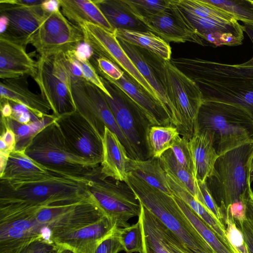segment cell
Wrapping results in <instances>:
<instances>
[{
    "instance_id": "9",
    "label": "cell",
    "mask_w": 253,
    "mask_h": 253,
    "mask_svg": "<svg viewBox=\"0 0 253 253\" xmlns=\"http://www.w3.org/2000/svg\"><path fill=\"white\" fill-rule=\"evenodd\" d=\"M99 76L111 96L103 93L104 95L118 126L132 150L135 160L148 159L146 136L148 127L152 125L143 112L124 91Z\"/></svg>"
},
{
    "instance_id": "42",
    "label": "cell",
    "mask_w": 253,
    "mask_h": 253,
    "mask_svg": "<svg viewBox=\"0 0 253 253\" xmlns=\"http://www.w3.org/2000/svg\"><path fill=\"white\" fill-rule=\"evenodd\" d=\"M71 52L80 65L84 79L99 88L104 94L111 97L100 76L91 63L89 60L90 57L81 53L77 49L72 50Z\"/></svg>"
},
{
    "instance_id": "22",
    "label": "cell",
    "mask_w": 253,
    "mask_h": 253,
    "mask_svg": "<svg viewBox=\"0 0 253 253\" xmlns=\"http://www.w3.org/2000/svg\"><path fill=\"white\" fill-rule=\"evenodd\" d=\"M3 80L0 84V99L22 105L38 118L53 120L55 117L50 114L51 108L41 95L31 91L28 86L26 77Z\"/></svg>"
},
{
    "instance_id": "49",
    "label": "cell",
    "mask_w": 253,
    "mask_h": 253,
    "mask_svg": "<svg viewBox=\"0 0 253 253\" xmlns=\"http://www.w3.org/2000/svg\"><path fill=\"white\" fill-rule=\"evenodd\" d=\"M0 140L6 145L7 149L11 152L15 150L16 145V135L14 131L8 126L4 119L1 118V135Z\"/></svg>"
},
{
    "instance_id": "53",
    "label": "cell",
    "mask_w": 253,
    "mask_h": 253,
    "mask_svg": "<svg viewBox=\"0 0 253 253\" xmlns=\"http://www.w3.org/2000/svg\"><path fill=\"white\" fill-rule=\"evenodd\" d=\"M41 7L43 11L51 13L60 9L59 0H44Z\"/></svg>"
},
{
    "instance_id": "50",
    "label": "cell",
    "mask_w": 253,
    "mask_h": 253,
    "mask_svg": "<svg viewBox=\"0 0 253 253\" xmlns=\"http://www.w3.org/2000/svg\"><path fill=\"white\" fill-rule=\"evenodd\" d=\"M243 26L244 32H246L253 43V25L244 24ZM236 65L242 71L253 77V56L247 62Z\"/></svg>"
},
{
    "instance_id": "21",
    "label": "cell",
    "mask_w": 253,
    "mask_h": 253,
    "mask_svg": "<svg viewBox=\"0 0 253 253\" xmlns=\"http://www.w3.org/2000/svg\"><path fill=\"white\" fill-rule=\"evenodd\" d=\"M97 73L124 91L143 112L152 126H172L170 118L162 104L126 72H125L121 78L117 81Z\"/></svg>"
},
{
    "instance_id": "31",
    "label": "cell",
    "mask_w": 253,
    "mask_h": 253,
    "mask_svg": "<svg viewBox=\"0 0 253 253\" xmlns=\"http://www.w3.org/2000/svg\"><path fill=\"white\" fill-rule=\"evenodd\" d=\"M180 135L173 126H151L147 131L146 141L149 158H159L171 149Z\"/></svg>"
},
{
    "instance_id": "2",
    "label": "cell",
    "mask_w": 253,
    "mask_h": 253,
    "mask_svg": "<svg viewBox=\"0 0 253 253\" xmlns=\"http://www.w3.org/2000/svg\"><path fill=\"white\" fill-rule=\"evenodd\" d=\"M84 174L57 172L41 180L18 181L0 179V204L38 206L89 195Z\"/></svg>"
},
{
    "instance_id": "23",
    "label": "cell",
    "mask_w": 253,
    "mask_h": 253,
    "mask_svg": "<svg viewBox=\"0 0 253 253\" xmlns=\"http://www.w3.org/2000/svg\"><path fill=\"white\" fill-rule=\"evenodd\" d=\"M102 142L101 173L105 177L125 182L129 159L126 149L117 135L106 126Z\"/></svg>"
},
{
    "instance_id": "1",
    "label": "cell",
    "mask_w": 253,
    "mask_h": 253,
    "mask_svg": "<svg viewBox=\"0 0 253 253\" xmlns=\"http://www.w3.org/2000/svg\"><path fill=\"white\" fill-rule=\"evenodd\" d=\"M170 62L196 84L203 101L235 105L253 119V77L242 71L236 64L198 58H172Z\"/></svg>"
},
{
    "instance_id": "33",
    "label": "cell",
    "mask_w": 253,
    "mask_h": 253,
    "mask_svg": "<svg viewBox=\"0 0 253 253\" xmlns=\"http://www.w3.org/2000/svg\"><path fill=\"white\" fill-rule=\"evenodd\" d=\"M43 12L44 19L30 43L33 42L58 36L79 27L68 20L60 9L51 13Z\"/></svg>"
},
{
    "instance_id": "15",
    "label": "cell",
    "mask_w": 253,
    "mask_h": 253,
    "mask_svg": "<svg viewBox=\"0 0 253 253\" xmlns=\"http://www.w3.org/2000/svg\"><path fill=\"white\" fill-rule=\"evenodd\" d=\"M117 39L139 72L155 91L159 101L168 113L172 125L177 127V121L174 109L167 97L158 73L161 57L146 49Z\"/></svg>"
},
{
    "instance_id": "59",
    "label": "cell",
    "mask_w": 253,
    "mask_h": 253,
    "mask_svg": "<svg viewBox=\"0 0 253 253\" xmlns=\"http://www.w3.org/2000/svg\"><path fill=\"white\" fill-rule=\"evenodd\" d=\"M57 246V245H56ZM56 253H74L70 250L60 246H57Z\"/></svg>"
},
{
    "instance_id": "10",
    "label": "cell",
    "mask_w": 253,
    "mask_h": 253,
    "mask_svg": "<svg viewBox=\"0 0 253 253\" xmlns=\"http://www.w3.org/2000/svg\"><path fill=\"white\" fill-rule=\"evenodd\" d=\"M75 110L83 116L102 139L105 127L115 133L126 149L128 157L135 159L132 150L118 126L103 92L85 79L72 85Z\"/></svg>"
},
{
    "instance_id": "8",
    "label": "cell",
    "mask_w": 253,
    "mask_h": 253,
    "mask_svg": "<svg viewBox=\"0 0 253 253\" xmlns=\"http://www.w3.org/2000/svg\"><path fill=\"white\" fill-rule=\"evenodd\" d=\"M158 73L174 109L178 131L189 141L196 132L198 114L203 101L202 93L196 84L170 61L161 59Z\"/></svg>"
},
{
    "instance_id": "24",
    "label": "cell",
    "mask_w": 253,
    "mask_h": 253,
    "mask_svg": "<svg viewBox=\"0 0 253 253\" xmlns=\"http://www.w3.org/2000/svg\"><path fill=\"white\" fill-rule=\"evenodd\" d=\"M59 172L48 169L28 157L23 151L10 153L6 167L0 174V179L34 181L47 178Z\"/></svg>"
},
{
    "instance_id": "52",
    "label": "cell",
    "mask_w": 253,
    "mask_h": 253,
    "mask_svg": "<svg viewBox=\"0 0 253 253\" xmlns=\"http://www.w3.org/2000/svg\"><path fill=\"white\" fill-rule=\"evenodd\" d=\"M44 0H0V1L20 6L35 7L41 6Z\"/></svg>"
},
{
    "instance_id": "54",
    "label": "cell",
    "mask_w": 253,
    "mask_h": 253,
    "mask_svg": "<svg viewBox=\"0 0 253 253\" xmlns=\"http://www.w3.org/2000/svg\"><path fill=\"white\" fill-rule=\"evenodd\" d=\"M244 202L246 206V215L253 221V192L251 188L249 189Z\"/></svg>"
},
{
    "instance_id": "13",
    "label": "cell",
    "mask_w": 253,
    "mask_h": 253,
    "mask_svg": "<svg viewBox=\"0 0 253 253\" xmlns=\"http://www.w3.org/2000/svg\"><path fill=\"white\" fill-rule=\"evenodd\" d=\"M139 20L146 26L149 31L168 43L190 42L206 45L177 5L175 0H170L169 6L165 10Z\"/></svg>"
},
{
    "instance_id": "58",
    "label": "cell",
    "mask_w": 253,
    "mask_h": 253,
    "mask_svg": "<svg viewBox=\"0 0 253 253\" xmlns=\"http://www.w3.org/2000/svg\"><path fill=\"white\" fill-rule=\"evenodd\" d=\"M249 173L250 181L251 183V182L253 181V151L250 160Z\"/></svg>"
},
{
    "instance_id": "39",
    "label": "cell",
    "mask_w": 253,
    "mask_h": 253,
    "mask_svg": "<svg viewBox=\"0 0 253 253\" xmlns=\"http://www.w3.org/2000/svg\"><path fill=\"white\" fill-rule=\"evenodd\" d=\"M2 118V117H1ZM8 126L14 131L16 135L15 150L24 151L33 136L42 127H38L35 124H22L12 117L4 118Z\"/></svg>"
},
{
    "instance_id": "20",
    "label": "cell",
    "mask_w": 253,
    "mask_h": 253,
    "mask_svg": "<svg viewBox=\"0 0 253 253\" xmlns=\"http://www.w3.org/2000/svg\"><path fill=\"white\" fill-rule=\"evenodd\" d=\"M117 228L105 216L91 224L55 238L53 242L74 253H95L100 244Z\"/></svg>"
},
{
    "instance_id": "36",
    "label": "cell",
    "mask_w": 253,
    "mask_h": 253,
    "mask_svg": "<svg viewBox=\"0 0 253 253\" xmlns=\"http://www.w3.org/2000/svg\"><path fill=\"white\" fill-rule=\"evenodd\" d=\"M232 16L244 24L253 25V0H204Z\"/></svg>"
},
{
    "instance_id": "45",
    "label": "cell",
    "mask_w": 253,
    "mask_h": 253,
    "mask_svg": "<svg viewBox=\"0 0 253 253\" xmlns=\"http://www.w3.org/2000/svg\"><path fill=\"white\" fill-rule=\"evenodd\" d=\"M197 182L203 197L204 205L219 221L223 223V216L220 209L211 194L206 181L203 182Z\"/></svg>"
},
{
    "instance_id": "46",
    "label": "cell",
    "mask_w": 253,
    "mask_h": 253,
    "mask_svg": "<svg viewBox=\"0 0 253 253\" xmlns=\"http://www.w3.org/2000/svg\"><path fill=\"white\" fill-rule=\"evenodd\" d=\"M118 228L100 244L95 253H119L123 250L119 237Z\"/></svg>"
},
{
    "instance_id": "18",
    "label": "cell",
    "mask_w": 253,
    "mask_h": 253,
    "mask_svg": "<svg viewBox=\"0 0 253 253\" xmlns=\"http://www.w3.org/2000/svg\"><path fill=\"white\" fill-rule=\"evenodd\" d=\"M184 13L206 45L216 47L242 44L243 26L238 21H223Z\"/></svg>"
},
{
    "instance_id": "35",
    "label": "cell",
    "mask_w": 253,
    "mask_h": 253,
    "mask_svg": "<svg viewBox=\"0 0 253 253\" xmlns=\"http://www.w3.org/2000/svg\"><path fill=\"white\" fill-rule=\"evenodd\" d=\"M175 1L185 13L223 21L236 20L229 14L208 4L204 0H175Z\"/></svg>"
},
{
    "instance_id": "37",
    "label": "cell",
    "mask_w": 253,
    "mask_h": 253,
    "mask_svg": "<svg viewBox=\"0 0 253 253\" xmlns=\"http://www.w3.org/2000/svg\"><path fill=\"white\" fill-rule=\"evenodd\" d=\"M133 14L139 20L165 10L169 6L170 0H124Z\"/></svg>"
},
{
    "instance_id": "6",
    "label": "cell",
    "mask_w": 253,
    "mask_h": 253,
    "mask_svg": "<svg viewBox=\"0 0 253 253\" xmlns=\"http://www.w3.org/2000/svg\"><path fill=\"white\" fill-rule=\"evenodd\" d=\"M23 151L48 169L66 174L83 175L99 166L72 150L54 119L33 136Z\"/></svg>"
},
{
    "instance_id": "40",
    "label": "cell",
    "mask_w": 253,
    "mask_h": 253,
    "mask_svg": "<svg viewBox=\"0 0 253 253\" xmlns=\"http://www.w3.org/2000/svg\"><path fill=\"white\" fill-rule=\"evenodd\" d=\"M226 225L225 233L227 238L235 253H249L243 233L236 225L232 217L229 209L223 214V222Z\"/></svg>"
},
{
    "instance_id": "16",
    "label": "cell",
    "mask_w": 253,
    "mask_h": 253,
    "mask_svg": "<svg viewBox=\"0 0 253 253\" xmlns=\"http://www.w3.org/2000/svg\"><path fill=\"white\" fill-rule=\"evenodd\" d=\"M0 13L8 20L6 30L2 34L26 45L30 43L44 18L41 5L28 7L1 1Z\"/></svg>"
},
{
    "instance_id": "34",
    "label": "cell",
    "mask_w": 253,
    "mask_h": 253,
    "mask_svg": "<svg viewBox=\"0 0 253 253\" xmlns=\"http://www.w3.org/2000/svg\"><path fill=\"white\" fill-rule=\"evenodd\" d=\"M173 198L183 212L215 253H233L219 240L213 231L181 199Z\"/></svg>"
},
{
    "instance_id": "41",
    "label": "cell",
    "mask_w": 253,
    "mask_h": 253,
    "mask_svg": "<svg viewBox=\"0 0 253 253\" xmlns=\"http://www.w3.org/2000/svg\"><path fill=\"white\" fill-rule=\"evenodd\" d=\"M50 58L53 74L66 86L73 98L72 85L73 78L65 53H57L51 56Z\"/></svg>"
},
{
    "instance_id": "29",
    "label": "cell",
    "mask_w": 253,
    "mask_h": 253,
    "mask_svg": "<svg viewBox=\"0 0 253 253\" xmlns=\"http://www.w3.org/2000/svg\"><path fill=\"white\" fill-rule=\"evenodd\" d=\"M127 172L137 176L150 186L165 193L173 196L169 185L166 172L162 167L159 158H149L145 160H137L129 158Z\"/></svg>"
},
{
    "instance_id": "14",
    "label": "cell",
    "mask_w": 253,
    "mask_h": 253,
    "mask_svg": "<svg viewBox=\"0 0 253 253\" xmlns=\"http://www.w3.org/2000/svg\"><path fill=\"white\" fill-rule=\"evenodd\" d=\"M138 220L142 231L141 253H194L142 204Z\"/></svg>"
},
{
    "instance_id": "61",
    "label": "cell",
    "mask_w": 253,
    "mask_h": 253,
    "mask_svg": "<svg viewBox=\"0 0 253 253\" xmlns=\"http://www.w3.org/2000/svg\"></svg>"
},
{
    "instance_id": "27",
    "label": "cell",
    "mask_w": 253,
    "mask_h": 253,
    "mask_svg": "<svg viewBox=\"0 0 253 253\" xmlns=\"http://www.w3.org/2000/svg\"><path fill=\"white\" fill-rule=\"evenodd\" d=\"M63 14L73 24L79 26L84 22L98 25L107 31L115 30L93 0H59Z\"/></svg>"
},
{
    "instance_id": "55",
    "label": "cell",
    "mask_w": 253,
    "mask_h": 253,
    "mask_svg": "<svg viewBox=\"0 0 253 253\" xmlns=\"http://www.w3.org/2000/svg\"><path fill=\"white\" fill-rule=\"evenodd\" d=\"M0 100L1 117L7 118L12 115L13 109L10 103L7 100L2 99Z\"/></svg>"
},
{
    "instance_id": "44",
    "label": "cell",
    "mask_w": 253,
    "mask_h": 253,
    "mask_svg": "<svg viewBox=\"0 0 253 253\" xmlns=\"http://www.w3.org/2000/svg\"><path fill=\"white\" fill-rule=\"evenodd\" d=\"M89 59L97 72L102 73L113 80H119L124 74V70L106 58L92 54Z\"/></svg>"
},
{
    "instance_id": "57",
    "label": "cell",
    "mask_w": 253,
    "mask_h": 253,
    "mask_svg": "<svg viewBox=\"0 0 253 253\" xmlns=\"http://www.w3.org/2000/svg\"><path fill=\"white\" fill-rule=\"evenodd\" d=\"M8 24V20L6 17L0 15V33H3L6 30Z\"/></svg>"
},
{
    "instance_id": "25",
    "label": "cell",
    "mask_w": 253,
    "mask_h": 253,
    "mask_svg": "<svg viewBox=\"0 0 253 253\" xmlns=\"http://www.w3.org/2000/svg\"><path fill=\"white\" fill-rule=\"evenodd\" d=\"M192 157L194 175L197 181L203 182L211 174L219 155L213 145L211 135L198 131L188 141Z\"/></svg>"
},
{
    "instance_id": "51",
    "label": "cell",
    "mask_w": 253,
    "mask_h": 253,
    "mask_svg": "<svg viewBox=\"0 0 253 253\" xmlns=\"http://www.w3.org/2000/svg\"><path fill=\"white\" fill-rule=\"evenodd\" d=\"M230 213L234 221L237 223L246 217V210L244 202L240 201L229 207Z\"/></svg>"
},
{
    "instance_id": "32",
    "label": "cell",
    "mask_w": 253,
    "mask_h": 253,
    "mask_svg": "<svg viewBox=\"0 0 253 253\" xmlns=\"http://www.w3.org/2000/svg\"><path fill=\"white\" fill-rule=\"evenodd\" d=\"M159 160L166 172L174 177L204 205L203 197L197 180L190 172L178 162L172 150L169 149L165 151Z\"/></svg>"
},
{
    "instance_id": "7",
    "label": "cell",
    "mask_w": 253,
    "mask_h": 253,
    "mask_svg": "<svg viewBox=\"0 0 253 253\" xmlns=\"http://www.w3.org/2000/svg\"><path fill=\"white\" fill-rule=\"evenodd\" d=\"M88 192L96 205L118 228L129 226L128 221L139 216L141 204L126 182L104 176L100 165L84 174Z\"/></svg>"
},
{
    "instance_id": "48",
    "label": "cell",
    "mask_w": 253,
    "mask_h": 253,
    "mask_svg": "<svg viewBox=\"0 0 253 253\" xmlns=\"http://www.w3.org/2000/svg\"><path fill=\"white\" fill-rule=\"evenodd\" d=\"M238 224L243 233L249 253H253V221L246 215V217Z\"/></svg>"
},
{
    "instance_id": "19",
    "label": "cell",
    "mask_w": 253,
    "mask_h": 253,
    "mask_svg": "<svg viewBox=\"0 0 253 253\" xmlns=\"http://www.w3.org/2000/svg\"><path fill=\"white\" fill-rule=\"evenodd\" d=\"M26 45L5 35H0V78L2 80L24 76L34 78L38 62L26 51Z\"/></svg>"
},
{
    "instance_id": "17",
    "label": "cell",
    "mask_w": 253,
    "mask_h": 253,
    "mask_svg": "<svg viewBox=\"0 0 253 253\" xmlns=\"http://www.w3.org/2000/svg\"><path fill=\"white\" fill-rule=\"evenodd\" d=\"M38 70L33 78L41 90V95L50 107L56 118L75 111L73 98L66 86L53 74L50 57H40Z\"/></svg>"
},
{
    "instance_id": "12",
    "label": "cell",
    "mask_w": 253,
    "mask_h": 253,
    "mask_svg": "<svg viewBox=\"0 0 253 253\" xmlns=\"http://www.w3.org/2000/svg\"><path fill=\"white\" fill-rule=\"evenodd\" d=\"M67 143L78 156L100 165L102 160V139L76 111L54 118Z\"/></svg>"
},
{
    "instance_id": "30",
    "label": "cell",
    "mask_w": 253,
    "mask_h": 253,
    "mask_svg": "<svg viewBox=\"0 0 253 253\" xmlns=\"http://www.w3.org/2000/svg\"><path fill=\"white\" fill-rule=\"evenodd\" d=\"M117 39L146 49L166 61H170L171 48L167 42L151 32L115 30Z\"/></svg>"
},
{
    "instance_id": "56",
    "label": "cell",
    "mask_w": 253,
    "mask_h": 253,
    "mask_svg": "<svg viewBox=\"0 0 253 253\" xmlns=\"http://www.w3.org/2000/svg\"><path fill=\"white\" fill-rule=\"evenodd\" d=\"M10 153L7 150L0 151V174L3 172L6 167Z\"/></svg>"
},
{
    "instance_id": "47",
    "label": "cell",
    "mask_w": 253,
    "mask_h": 253,
    "mask_svg": "<svg viewBox=\"0 0 253 253\" xmlns=\"http://www.w3.org/2000/svg\"><path fill=\"white\" fill-rule=\"evenodd\" d=\"M56 246L43 240L35 241L17 250L5 253H46Z\"/></svg>"
},
{
    "instance_id": "3",
    "label": "cell",
    "mask_w": 253,
    "mask_h": 253,
    "mask_svg": "<svg viewBox=\"0 0 253 253\" xmlns=\"http://www.w3.org/2000/svg\"><path fill=\"white\" fill-rule=\"evenodd\" d=\"M198 131L211 135L214 148L220 155L253 139V119L235 105L203 101L197 116Z\"/></svg>"
},
{
    "instance_id": "28",
    "label": "cell",
    "mask_w": 253,
    "mask_h": 253,
    "mask_svg": "<svg viewBox=\"0 0 253 253\" xmlns=\"http://www.w3.org/2000/svg\"><path fill=\"white\" fill-rule=\"evenodd\" d=\"M93 1L114 30L149 31L146 26L131 14L124 0Z\"/></svg>"
},
{
    "instance_id": "60",
    "label": "cell",
    "mask_w": 253,
    "mask_h": 253,
    "mask_svg": "<svg viewBox=\"0 0 253 253\" xmlns=\"http://www.w3.org/2000/svg\"><path fill=\"white\" fill-rule=\"evenodd\" d=\"M57 250V246L56 245L53 248L47 252L46 253H56Z\"/></svg>"
},
{
    "instance_id": "4",
    "label": "cell",
    "mask_w": 253,
    "mask_h": 253,
    "mask_svg": "<svg viewBox=\"0 0 253 253\" xmlns=\"http://www.w3.org/2000/svg\"><path fill=\"white\" fill-rule=\"evenodd\" d=\"M253 151V139L219 155L206 180L222 214L232 204L243 202L251 188L249 164Z\"/></svg>"
},
{
    "instance_id": "26",
    "label": "cell",
    "mask_w": 253,
    "mask_h": 253,
    "mask_svg": "<svg viewBox=\"0 0 253 253\" xmlns=\"http://www.w3.org/2000/svg\"><path fill=\"white\" fill-rule=\"evenodd\" d=\"M167 179L174 195L181 199L213 231L221 242L233 253L225 233L224 224L219 221L210 211L198 201L174 177L166 172Z\"/></svg>"
},
{
    "instance_id": "5",
    "label": "cell",
    "mask_w": 253,
    "mask_h": 253,
    "mask_svg": "<svg viewBox=\"0 0 253 253\" xmlns=\"http://www.w3.org/2000/svg\"><path fill=\"white\" fill-rule=\"evenodd\" d=\"M139 202L195 253H215L178 206L173 196L154 187L130 172L125 181Z\"/></svg>"
},
{
    "instance_id": "38",
    "label": "cell",
    "mask_w": 253,
    "mask_h": 253,
    "mask_svg": "<svg viewBox=\"0 0 253 253\" xmlns=\"http://www.w3.org/2000/svg\"><path fill=\"white\" fill-rule=\"evenodd\" d=\"M118 234L123 250L126 253H141L143 249V236L140 222L124 228H118Z\"/></svg>"
},
{
    "instance_id": "43",
    "label": "cell",
    "mask_w": 253,
    "mask_h": 253,
    "mask_svg": "<svg viewBox=\"0 0 253 253\" xmlns=\"http://www.w3.org/2000/svg\"><path fill=\"white\" fill-rule=\"evenodd\" d=\"M170 149L178 162L195 177L194 165L188 146V141L179 135Z\"/></svg>"
},
{
    "instance_id": "11",
    "label": "cell",
    "mask_w": 253,
    "mask_h": 253,
    "mask_svg": "<svg viewBox=\"0 0 253 253\" xmlns=\"http://www.w3.org/2000/svg\"><path fill=\"white\" fill-rule=\"evenodd\" d=\"M79 27L83 34L84 42L90 47L93 55L106 58L121 67L159 101L154 89L120 45L114 32H110L98 25L87 22H83Z\"/></svg>"
}]
</instances>
